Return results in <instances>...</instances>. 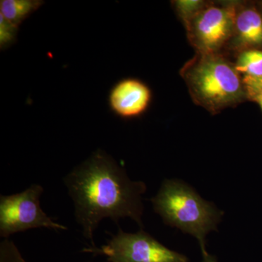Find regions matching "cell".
Instances as JSON below:
<instances>
[{
    "instance_id": "obj_14",
    "label": "cell",
    "mask_w": 262,
    "mask_h": 262,
    "mask_svg": "<svg viewBox=\"0 0 262 262\" xmlns=\"http://www.w3.org/2000/svg\"><path fill=\"white\" fill-rule=\"evenodd\" d=\"M201 1H179L177 3L179 9L182 10L184 14H191L199 8Z\"/></svg>"
},
{
    "instance_id": "obj_9",
    "label": "cell",
    "mask_w": 262,
    "mask_h": 262,
    "mask_svg": "<svg viewBox=\"0 0 262 262\" xmlns=\"http://www.w3.org/2000/svg\"><path fill=\"white\" fill-rule=\"evenodd\" d=\"M44 3L42 0H1L0 15L19 27Z\"/></svg>"
},
{
    "instance_id": "obj_12",
    "label": "cell",
    "mask_w": 262,
    "mask_h": 262,
    "mask_svg": "<svg viewBox=\"0 0 262 262\" xmlns=\"http://www.w3.org/2000/svg\"><path fill=\"white\" fill-rule=\"evenodd\" d=\"M0 262H27L18 248L10 239H3L0 243Z\"/></svg>"
},
{
    "instance_id": "obj_13",
    "label": "cell",
    "mask_w": 262,
    "mask_h": 262,
    "mask_svg": "<svg viewBox=\"0 0 262 262\" xmlns=\"http://www.w3.org/2000/svg\"><path fill=\"white\" fill-rule=\"evenodd\" d=\"M244 82L248 87V91H262V76L251 77L245 76Z\"/></svg>"
},
{
    "instance_id": "obj_5",
    "label": "cell",
    "mask_w": 262,
    "mask_h": 262,
    "mask_svg": "<svg viewBox=\"0 0 262 262\" xmlns=\"http://www.w3.org/2000/svg\"><path fill=\"white\" fill-rule=\"evenodd\" d=\"M191 78L199 96L211 104L232 102L242 94L237 71L222 60L202 62L193 71Z\"/></svg>"
},
{
    "instance_id": "obj_8",
    "label": "cell",
    "mask_w": 262,
    "mask_h": 262,
    "mask_svg": "<svg viewBox=\"0 0 262 262\" xmlns=\"http://www.w3.org/2000/svg\"><path fill=\"white\" fill-rule=\"evenodd\" d=\"M235 23L243 42L249 46L261 44L262 18L256 10L247 9L241 12Z\"/></svg>"
},
{
    "instance_id": "obj_11",
    "label": "cell",
    "mask_w": 262,
    "mask_h": 262,
    "mask_svg": "<svg viewBox=\"0 0 262 262\" xmlns=\"http://www.w3.org/2000/svg\"><path fill=\"white\" fill-rule=\"evenodd\" d=\"M18 28L0 15V49L2 51L15 44Z\"/></svg>"
},
{
    "instance_id": "obj_2",
    "label": "cell",
    "mask_w": 262,
    "mask_h": 262,
    "mask_svg": "<svg viewBox=\"0 0 262 262\" xmlns=\"http://www.w3.org/2000/svg\"><path fill=\"white\" fill-rule=\"evenodd\" d=\"M155 213L166 225L192 234L198 243L202 254L208 252L207 234L216 230L223 213L203 200L192 189L180 181L165 179L151 199Z\"/></svg>"
},
{
    "instance_id": "obj_1",
    "label": "cell",
    "mask_w": 262,
    "mask_h": 262,
    "mask_svg": "<svg viewBox=\"0 0 262 262\" xmlns=\"http://www.w3.org/2000/svg\"><path fill=\"white\" fill-rule=\"evenodd\" d=\"M73 202L74 213L84 238L94 242V232L105 219L130 218L143 227L142 182L132 181L111 155L97 149L63 178Z\"/></svg>"
},
{
    "instance_id": "obj_3",
    "label": "cell",
    "mask_w": 262,
    "mask_h": 262,
    "mask_svg": "<svg viewBox=\"0 0 262 262\" xmlns=\"http://www.w3.org/2000/svg\"><path fill=\"white\" fill-rule=\"evenodd\" d=\"M44 189L33 184L23 192L0 196V236L9 239L12 234L31 229L47 228L67 230L66 226L55 222L40 206Z\"/></svg>"
},
{
    "instance_id": "obj_15",
    "label": "cell",
    "mask_w": 262,
    "mask_h": 262,
    "mask_svg": "<svg viewBox=\"0 0 262 262\" xmlns=\"http://www.w3.org/2000/svg\"><path fill=\"white\" fill-rule=\"evenodd\" d=\"M249 91L250 95L253 99L258 103L262 110V91Z\"/></svg>"
},
{
    "instance_id": "obj_6",
    "label": "cell",
    "mask_w": 262,
    "mask_h": 262,
    "mask_svg": "<svg viewBox=\"0 0 262 262\" xmlns=\"http://www.w3.org/2000/svg\"><path fill=\"white\" fill-rule=\"evenodd\" d=\"M151 91L146 84L134 78L118 81L110 90L108 104L117 116L130 119L139 116L149 107Z\"/></svg>"
},
{
    "instance_id": "obj_16",
    "label": "cell",
    "mask_w": 262,
    "mask_h": 262,
    "mask_svg": "<svg viewBox=\"0 0 262 262\" xmlns=\"http://www.w3.org/2000/svg\"><path fill=\"white\" fill-rule=\"evenodd\" d=\"M202 256H203L202 262H217L215 256H212V255L209 254L208 252L203 253V254H202Z\"/></svg>"
},
{
    "instance_id": "obj_10",
    "label": "cell",
    "mask_w": 262,
    "mask_h": 262,
    "mask_svg": "<svg viewBox=\"0 0 262 262\" xmlns=\"http://www.w3.org/2000/svg\"><path fill=\"white\" fill-rule=\"evenodd\" d=\"M235 70L246 76H262V51H248L242 53L236 65Z\"/></svg>"
},
{
    "instance_id": "obj_4",
    "label": "cell",
    "mask_w": 262,
    "mask_h": 262,
    "mask_svg": "<svg viewBox=\"0 0 262 262\" xmlns=\"http://www.w3.org/2000/svg\"><path fill=\"white\" fill-rule=\"evenodd\" d=\"M83 251L102 255L108 262H189L187 256L165 247L143 230L127 233L120 229L107 244Z\"/></svg>"
},
{
    "instance_id": "obj_7",
    "label": "cell",
    "mask_w": 262,
    "mask_h": 262,
    "mask_svg": "<svg viewBox=\"0 0 262 262\" xmlns=\"http://www.w3.org/2000/svg\"><path fill=\"white\" fill-rule=\"evenodd\" d=\"M233 10L212 7L198 15L196 35L203 48L208 52L218 49L228 39L233 27Z\"/></svg>"
}]
</instances>
